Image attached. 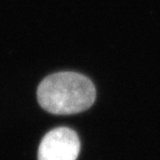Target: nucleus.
<instances>
[{
    "label": "nucleus",
    "mask_w": 160,
    "mask_h": 160,
    "mask_svg": "<svg viewBox=\"0 0 160 160\" xmlns=\"http://www.w3.org/2000/svg\"><path fill=\"white\" fill-rule=\"evenodd\" d=\"M95 87L87 77L64 71L51 74L37 89V100L43 110L56 115L86 111L95 100Z\"/></svg>",
    "instance_id": "1"
},
{
    "label": "nucleus",
    "mask_w": 160,
    "mask_h": 160,
    "mask_svg": "<svg viewBox=\"0 0 160 160\" xmlns=\"http://www.w3.org/2000/svg\"><path fill=\"white\" fill-rule=\"evenodd\" d=\"M80 150V138L72 129L55 128L40 142L37 160H77Z\"/></svg>",
    "instance_id": "2"
}]
</instances>
